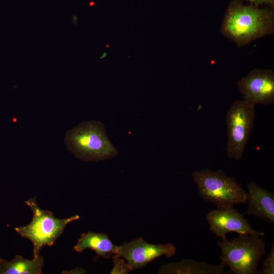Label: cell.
<instances>
[{"mask_svg":"<svg viewBox=\"0 0 274 274\" xmlns=\"http://www.w3.org/2000/svg\"><path fill=\"white\" fill-rule=\"evenodd\" d=\"M25 202L32 212V220L25 226L15 228V230L32 242L33 258L40 256L43 247L53 245L68 223L80 218L77 215L65 219L57 218L52 212L41 209L35 198H30Z\"/></svg>","mask_w":274,"mask_h":274,"instance_id":"5","label":"cell"},{"mask_svg":"<svg viewBox=\"0 0 274 274\" xmlns=\"http://www.w3.org/2000/svg\"><path fill=\"white\" fill-rule=\"evenodd\" d=\"M260 274L274 273V243L273 242L271 249L266 258L262 261V268L259 270Z\"/></svg>","mask_w":274,"mask_h":274,"instance_id":"14","label":"cell"},{"mask_svg":"<svg viewBox=\"0 0 274 274\" xmlns=\"http://www.w3.org/2000/svg\"><path fill=\"white\" fill-rule=\"evenodd\" d=\"M114 266L111 274H126L131 271L128 264L120 257L113 256Z\"/></svg>","mask_w":274,"mask_h":274,"instance_id":"15","label":"cell"},{"mask_svg":"<svg viewBox=\"0 0 274 274\" xmlns=\"http://www.w3.org/2000/svg\"><path fill=\"white\" fill-rule=\"evenodd\" d=\"M221 31L237 46L246 45L273 33V12L268 8L234 1L226 11Z\"/></svg>","mask_w":274,"mask_h":274,"instance_id":"1","label":"cell"},{"mask_svg":"<svg viewBox=\"0 0 274 274\" xmlns=\"http://www.w3.org/2000/svg\"><path fill=\"white\" fill-rule=\"evenodd\" d=\"M65 142L67 150L77 158L87 161L112 158L117 154L104 124L98 121L83 122L68 130Z\"/></svg>","mask_w":274,"mask_h":274,"instance_id":"2","label":"cell"},{"mask_svg":"<svg viewBox=\"0 0 274 274\" xmlns=\"http://www.w3.org/2000/svg\"><path fill=\"white\" fill-rule=\"evenodd\" d=\"M248 209L245 214H251L270 223H274V195L252 181L247 185Z\"/></svg>","mask_w":274,"mask_h":274,"instance_id":"10","label":"cell"},{"mask_svg":"<svg viewBox=\"0 0 274 274\" xmlns=\"http://www.w3.org/2000/svg\"><path fill=\"white\" fill-rule=\"evenodd\" d=\"M176 249L171 243L152 244L138 237L118 246L116 256L125 259L131 270L142 268L156 258L165 255L171 257Z\"/></svg>","mask_w":274,"mask_h":274,"instance_id":"7","label":"cell"},{"mask_svg":"<svg viewBox=\"0 0 274 274\" xmlns=\"http://www.w3.org/2000/svg\"><path fill=\"white\" fill-rule=\"evenodd\" d=\"M118 248L107 234L89 231L81 234L74 250L80 253L86 249H90L97 254V257L108 259L116 255Z\"/></svg>","mask_w":274,"mask_h":274,"instance_id":"12","label":"cell"},{"mask_svg":"<svg viewBox=\"0 0 274 274\" xmlns=\"http://www.w3.org/2000/svg\"><path fill=\"white\" fill-rule=\"evenodd\" d=\"M262 236L239 234L234 238H227L218 242L221 251V262L234 274L259 273L258 265L266 254L265 241Z\"/></svg>","mask_w":274,"mask_h":274,"instance_id":"3","label":"cell"},{"mask_svg":"<svg viewBox=\"0 0 274 274\" xmlns=\"http://www.w3.org/2000/svg\"><path fill=\"white\" fill-rule=\"evenodd\" d=\"M192 178L199 196L216 204L218 208L246 203L247 192L234 177L226 175L220 170L206 168L196 170Z\"/></svg>","mask_w":274,"mask_h":274,"instance_id":"4","label":"cell"},{"mask_svg":"<svg viewBox=\"0 0 274 274\" xmlns=\"http://www.w3.org/2000/svg\"><path fill=\"white\" fill-rule=\"evenodd\" d=\"M255 107L244 99L237 100L227 112L226 152L230 158L239 160L243 157L254 126Z\"/></svg>","mask_w":274,"mask_h":274,"instance_id":"6","label":"cell"},{"mask_svg":"<svg viewBox=\"0 0 274 274\" xmlns=\"http://www.w3.org/2000/svg\"><path fill=\"white\" fill-rule=\"evenodd\" d=\"M237 86L244 99L254 106L274 101V73L271 70L254 69L241 78Z\"/></svg>","mask_w":274,"mask_h":274,"instance_id":"8","label":"cell"},{"mask_svg":"<svg viewBox=\"0 0 274 274\" xmlns=\"http://www.w3.org/2000/svg\"><path fill=\"white\" fill-rule=\"evenodd\" d=\"M43 258L39 256L30 260L17 255L11 261L0 257V274L42 273Z\"/></svg>","mask_w":274,"mask_h":274,"instance_id":"13","label":"cell"},{"mask_svg":"<svg viewBox=\"0 0 274 274\" xmlns=\"http://www.w3.org/2000/svg\"><path fill=\"white\" fill-rule=\"evenodd\" d=\"M108 47H109V45H106V47H107V48H108Z\"/></svg>","mask_w":274,"mask_h":274,"instance_id":"18","label":"cell"},{"mask_svg":"<svg viewBox=\"0 0 274 274\" xmlns=\"http://www.w3.org/2000/svg\"><path fill=\"white\" fill-rule=\"evenodd\" d=\"M107 55V53L106 52H104L102 54V55L99 57L100 59H102L105 57H106Z\"/></svg>","mask_w":274,"mask_h":274,"instance_id":"17","label":"cell"},{"mask_svg":"<svg viewBox=\"0 0 274 274\" xmlns=\"http://www.w3.org/2000/svg\"><path fill=\"white\" fill-rule=\"evenodd\" d=\"M206 219L210 230L222 239L226 238V234L231 232L261 236L265 235L264 232L253 229L244 214L239 213L233 207L212 210L207 215Z\"/></svg>","mask_w":274,"mask_h":274,"instance_id":"9","label":"cell"},{"mask_svg":"<svg viewBox=\"0 0 274 274\" xmlns=\"http://www.w3.org/2000/svg\"><path fill=\"white\" fill-rule=\"evenodd\" d=\"M251 4L258 6V5H268L272 6L274 4V0H246Z\"/></svg>","mask_w":274,"mask_h":274,"instance_id":"16","label":"cell"},{"mask_svg":"<svg viewBox=\"0 0 274 274\" xmlns=\"http://www.w3.org/2000/svg\"><path fill=\"white\" fill-rule=\"evenodd\" d=\"M225 265L221 262L212 264L192 259H183L163 264L158 270L161 274H224Z\"/></svg>","mask_w":274,"mask_h":274,"instance_id":"11","label":"cell"}]
</instances>
